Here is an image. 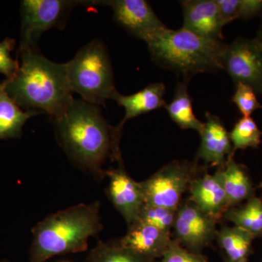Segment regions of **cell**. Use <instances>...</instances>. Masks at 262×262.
<instances>
[{
    "instance_id": "obj_24",
    "label": "cell",
    "mask_w": 262,
    "mask_h": 262,
    "mask_svg": "<svg viewBox=\"0 0 262 262\" xmlns=\"http://www.w3.org/2000/svg\"><path fill=\"white\" fill-rule=\"evenodd\" d=\"M176 213L177 211L163 207L144 204L138 220L170 235V231L173 228Z\"/></svg>"
},
{
    "instance_id": "obj_30",
    "label": "cell",
    "mask_w": 262,
    "mask_h": 262,
    "mask_svg": "<svg viewBox=\"0 0 262 262\" xmlns=\"http://www.w3.org/2000/svg\"><path fill=\"white\" fill-rule=\"evenodd\" d=\"M256 38L262 43V25L261 28H260L259 32H258V37Z\"/></svg>"
},
{
    "instance_id": "obj_8",
    "label": "cell",
    "mask_w": 262,
    "mask_h": 262,
    "mask_svg": "<svg viewBox=\"0 0 262 262\" xmlns=\"http://www.w3.org/2000/svg\"><path fill=\"white\" fill-rule=\"evenodd\" d=\"M222 70L227 72L235 84H246L256 94H262V43L257 38H238L225 44Z\"/></svg>"
},
{
    "instance_id": "obj_21",
    "label": "cell",
    "mask_w": 262,
    "mask_h": 262,
    "mask_svg": "<svg viewBox=\"0 0 262 262\" xmlns=\"http://www.w3.org/2000/svg\"><path fill=\"white\" fill-rule=\"evenodd\" d=\"M225 218L254 237L262 236L261 198L253 196L244 206L229 208L225 212Z\"/></svg>"
},
{
    "instance_id": "obj_20",
    "label": "cell",
    "mask_w": 262,
    "mask_h": 262,
    "mask_svg": "<svg viewBox=\"0 0 262 262\" xmlns=\"http://www.w3.org/2000/svg\"><path fill=\"white\" fill-rule=\"evenodd\" d=\"M217 239L227 256V261H246L252 247L254 237L247 231L234 226L224 227L217 232Z\"/></svg>"
},
{
    "instance_id": "obj_5",
    "label": "cell",
    "mask_w": 262,
    "mask_h": 262,
    "mask_svg": "<svg viewBox=\"0 0 262 262\" xmlns=\"http://www.w3.org/2000/svg\"><path fill=\"white\" fill-rule=\"evenodd\" d=\"M66 68L72 93L80 95L85 102L104 105L117 91L107 50L98 39L81 48Z\"/></svg>"
},
{
    "instance_id": "obj_19",
    "label": "cell",
    "mask_w": 262,
    "mask_h": 262,
    "mask_svg": "<svg viewBox=\"0 0 262 262\" xmlns=\"http://www.w3.org/2000/svg\"><path fill=\"white\" fill-rule=\"evenodd\" d=\"M189 80H184L177 86L173 100L164 107L169 117L181 128L192 129L201 134L204 123L200 121L193 112L192 99L188 92Z\"/></svg>"
},
{
    "instance_id": "obj_26",
    "label": "cell",
    "mask_w": 262,
    "mask_h": 262,
    "mask_svg": "<svg viewBox=\"0 0 262 262\" xmlns=\"http://www.w3.org/2000/svg\"><path fill=\"white\" fill-rule=\"evenodd\" d=\"M15 44L14 39L10 38L0 42V73L6 76L7 79L14 77L19 68L18 62L10 56Z\"/></svg>"
},
{
    "instance_id": "obj_10",
    "label": "cell",
    "mask_w": 262,
    "mask_h": 262,
    "mask_svg": "<svg viewBox=\"0 0 262 262\" xmlns=\"http://www.w3.org/2000/svg\"><path fill=\"white\" fill-rule=\"evenodd\" d=\"M215 225L216 220L189 201L177 209L173 229L179 242L195 252L208 246L216 236Z\"/></svg>"
},
{
    "instance_id": "obj_1",
    "label": "cell",
    "mask_w": 262,
    "mask_h": 262,
    "mask_svg": "<svg viewBox=\"0 0 262 262\" xmlns=\"http://www.w3.org/2000/svg\"><path fill=\"white\" fill-rule=\"evenodd\" d=\"M60 145L77 166L98 181L106 177L108 158L122 165L120 144L98 106L73 98L61 116L53 120Z\"/></svg>"
},
{
    "instance_id": "obj_11",
    "label": "cell",
    "mask_w": 262,
    "mask_h": 262,
    "mask_svg": "<svg viewBox=\"0 0 262 262\" xmlns=\"http://www.w3.org/2000/svg\"><path fill=\"white\" fill-rule=\"evenodd\" d=\"M110 182L107 193L112 203L126 221L127 225L138 220L144 204V195L139 185L130 178L123 167L106 170Z\"/></svg>"
},
{
    "instance_id": "obj_3",
    "label": "cell",
    "mask_w": 262,
    "mask_h": 262,
    "mask_svg": "<svg viewBox=\"0 0 262 262\" xmlns=\"http://www.w3.org/2000/svg\"><path fill=\"white\" fill-rule=\"evenodd\" d=\"M99 201L82 203L48 215L32 229L30 262H45L49 258L83 252L90 237L103 228Z\"/></svg>"
},
{
    "instance_id": "obj_25",
    "label": "cell",
    "mask_w": 262,
    "mask_h": 262,
    "mask_svg": "<svg viewBox=\"0 0 262 262\" xmlns=\"http://www.w3.org/2000/svg\"><path fill=\"white\" fill-rule=\"evenodd\" d=\"M232 102L235 103L244 117H251L253 112L262 108L254 90L242 83L236 84V91L232 96Z\"/></svg>"
},
{
    "instance_id": "obj_29",
    "label": "cell",
    "mask_w": 262,
    "mask_h": 262,
    "mask_svg": "<svg viewBox=\"0 0 262 262\" xmlns=\"http://www.w3.org/2000/svg\"><path fill=\"white\" fill-rule=\"evenodd\" d=\"M262 15V0H239L238 18H252Z\"/></svg>"
},
{
    "instance_id": "obj_22",
    "label": "cell",
    "mask_w": 262,
    "mask_h": 262,
    "mask_svg": "<svg viewBox=\"0 0 262 262\" xmlns=\"http://www.w3.org/2000/svg\"><path fill=\"white\" fill-rule=\"evenodd\" d=\"M89 262H153L124 247L120 244L110 245L99 241L91 250L88 258Z\"/></svg>"
},
{
    "instance_id": "obj_27",
    "label": "cell",
    "mask_w": 262,
    "mask_h": 262,
    "mask_svg": "<svg viewBox=\"0 0 262 262\" xmlns=\"http://www.w3.org/2000/svg\"><path fill=\"white\" fill-rule=\"evenodd\" d=\"M161 262H208L206 258L189 250L182 248L179 243L171 241Z\"/></svg>"
},
{
    "instance_id": "obj_7",
    "label": "cell",
    "mask_w": 262,
    "mask_h": 262,
    "mask_svg": "<svg viewBox=\"0 0 262 262\" xmlns=\"http://www.w3.org/2000/svg\"><path fill=\"white\" fill-rule=\"evenodd\" d=\"M81 1L25 0L22 2V42L20 48H36L43 33L63 27L72 8Z\"/></svg>"
},
{
    "instance_id": "obj_18",
    "label": "cell",
    "mask_w": 262,
    "mask_h": 262,
    "mask_svg": "<svg viewBox=\"0 0 262 262\" xmlns=\"http://www.w3.org/2000/svg\"><path fill=\"white\" fill-rule=\"evenodd\" d=\"M35 113L21 110L6 91V82H0V140L20 137L24 124Z\"/></svg>"
},
{
    "instance_id": "obj_14",
    "label": "cell",
    "mask_w": 262,
    "mask_h": 262,
    "mask_svg": "<svg viewBox=\"0 0 262 262\" xmlns=\"http://www.w3.org/2000/svg\"><path fill=\"white\" fill-rule=\"evenodd\" d=\"M165 93V86L162 82L150 84L145 89L129 96L120 94L116 91L112 99L125 108V114L120 123L114 127L115 139L120 142L122 127L127 120L165 106L166 104L164 100Z\"/></svg>"
},
{
    "instance_id": "obj_12",
    "label": "cell",
    "mask_w": 262,
    "mask_h": 262,
    "mask_svg": "<svg viewBox=\"0 0 262 262\" xmlns=\"http://www.w3.org/2000/svg\"><path fill=\"white\" fill-rule=\"evenodd\" d=\"M180 3L184 13L182 28L201 37L222 41L225 26L215 0H184Z\"/></svg>"
},
{
    "instance_id": "obj_31",
    "label": "cell",
    "mask_w": 262,
    "mask_h": 262,
    "mask_svg": "<svg viewBox=\"0 0 262 262\" xmlns=\"http://www.w3.org/2000/svg\"><path fill=\"white\" fill-rule=\"evenodd\" d=\"M227 262H232V261H227ZM234 262H247V261H234Z\"/></svg>"
},
{
    "instance_id": "obj_13",
    "label": "cell",
    "mask_w": 262,
    "mask_h": 262,
    "mask_svg": "<svg viewBox=\"0 0 262 262\" xmlns=\"http://www.w3.org/2000/svg\"><path fill=\"white\" fill-rule=\"evenodd\" d=\"M206 122L201 136V144L196 158L212 166L223 168L227 162V156H232V146L229 134L218 117L206 113Z\"/></svg>"
},
{
    "instance_id": "obj_17",
    "label": "cell",
    "mask_w": 262,
    "mask_h": 262,
    "mask_svg": "<svg viewBox=\"0 0 262 262\" xmlns=\"http://www.w3.org/2000/svg\"><path fill=\"white\" fill-rule=\"evenodd\" d=\"M222 176L229 208H234L253 196L252 183L244 167L229 157L223 168L219 169Z\"/></svg>"
},
{
    "instance_id": "obj_16",
    "label": "cell",
    "mask_w": 262,
    "mask_h": 262,
    "mask_svg": "<svg viewBox=\"0 0 262 262\" xmlns=\"http://www.w3.org/2000/svg\"><path fill=\"white\" fill-rule=\"evenodd\" d=\"M171 241L170 234L137 220L128 226L126 234L119 244L141 256L154 260L163 257Z\"/></svg>"
},
{
    "instance_id": "obj_4",
    "label": "cell",
    "mask_w": 262,
    "mask_h": 262,
    "mask_svg": "<svg viewBox=\"0 0 262 262\" xmlns=\"http://www.w3.org/2000/svg\"><path fill=\"white\" fill-rule=\"evenodd\" d=\"M151 58L163 68L190 80L196 74L222 70L225 44L182 28L162 29L146 41Z\"/></svg>"
},
{
    "instance_id": "obj_15",
    "label": "cell",
    "mask_w": 262,
    "mask_h": 262,
    "mask_svg": "<svg viewBox=\"0 0 262 262\" xmlns=\"http://www.w3.org/2000/svg\"><path fill=\"white\" fill-rule=\"evenodd\" d=\"M189 189L190 201L214 220H219L229 209L220 170L213 175L206 174L201 178L193 179Z\"/></svg>"
},
{
    "instance_id": "obj_9",
    "label": "cell",
    "mask_w": 262,
    "mask_h": 262,
    "mask_svg": "<svg viewBox=\"0 0 262 262\" xmlns=\"http://www.w3.org/2000/svg\"><path fill=\"white\" fill-rule=\"evenodd\" d=\"M91 5H108L113 8L117 24L134 37L146 41L166 26L145 0H112L86 2Z\"/></svg>"
},
{
    "instance_id": "obj_6",
    "label": "cell",
    "mask_w": 262,
    "mask_h": 262,
    "mask_svg": "<svg viewBox=\"0 0 262 262\" xmlns=\"http://www.w3.org/2000/svg\"><path fill=\"white\" fill-rule=\"evenodd\" d=\"M194 168L184 162L173 161L139 183L145 204L177 211L192 182Z\"/></svg>"
},
{
    "instance_id": "obj_2",
    "label": "cell",
    "mask_w": 262,
    "mask_h": 262,
    "mask_svg": "<svg viewBox=\"0 0 262 262\" xmlns=\"http://www.w3.org/2000/svg\"><path fill=\"white\" fill-rule=\"evenodd\" d=\"M19 68L6 79V91L25 111L46 114L55 120L73 100L66 63L50 61L37 48H20Z\"/></svg>"
},
{
    "instance_id": "obj_28",
    "label": "cell",
    "mask_w": 262,
    "mask_h": 262,
    "mask_svg": "<svg viewBox=\"0 0 262 262\" xmlns=\"http://www.w3.org/2000/svg\"><path fill=\"white\" fill-rule=\"evenodd\" d=\"M223 25L238 19L239 0H215Z\"/></svg>"
},
{
    "instance_id": "obj_23",
    "label": "cell",
    "mask_w": 262,
    "mask_h": 262,
    "mask_svg": "<svg viewBox=\"0 0 262 262\" xmlns=\"http://www.w3.org/2000/svg\"><path fill=\"white\" fill-rule=\"evenodd\" d=\"M261 131L251 117L239 119L229 133L234 150L257 148L261 144Z\"/></svg>"
}]
</instances>
